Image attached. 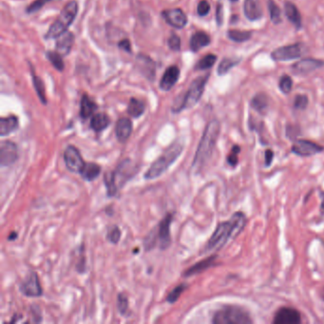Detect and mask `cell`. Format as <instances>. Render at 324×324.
<instances>
[{"label": "cell", "instance_id": "obj_1", "mask_svg": "<svg viewBox=\"0 0 324 324\" xmlns=\"http://www.w3.org/2000/svg\"><path fill=\"white\" fill-rule=\"evenodd\" d=\"M246 216L243 212L234 213L228 221L218 225L212 236L204 246V252H209L222 248L226 243L237 237L246 225Z\"/></svg>", "mask_w": 324, "mask_h": 324}, {"label": "cell", "instance_id": "obj_2", "mask_svg": "<svg viewBox=\"0 0 324 324\" xmlns=\"http://www.w3.org/2000/svg\"><path fill=\"white\" fill-rule=\"evenodd\" d=\"M220 131L221 125L216 119L211 120L207 124L195 154L193 168H196L197 170L202 168L210 159L216 147L217 140L220 135Z\"/></svg>", "mask_w": 324, "mask_h": 324}, {"label": "cell", "instance_id": "obj_3", "mask_svg": "<svg viewBox=\"0 0 324 324\" xmlns=\"http://www.w3.org/2000/svg\"><path fill=\"white\" fill-rule=\"evenodd\" d=\"M184 146L180 142H174L162 152V155L150 165L145 174L147 180H153L162 175L170 165L179 158L184 150Z\"/></svg>", "mask_w": 324, "mask_h": 324}, {"label": "cell", "instance_id": "obj_4", "mask_svg": "<svg viewBox=\"0 0 324 324\" xmlns=\"http://www.w3.org/2000/svg\"><path fill=\"white\" fill-rule=\"evenodd\" d=\"M208 77L209 74H206L196 78L190 84L189 91L182 97V99L180 101L179 99H176L174 105L172 107L173 112H180L183 109L193 108L203 96L205 85L208 81Z\"/></svg>", "mask_w": 324, "mask_h": 324}, {"label": "cell", "instance_id": "obj_5", "mask_svg": "<svg viewBox=\"0 0 324 324\" xmlns=\"http://www.w3.org/2000/svg\"><path fill=\"white\" fill-rule=\"evenodd\" d=\"M78 12V4L76 1H71L65 6L61 14L56 18L54 24L50 27L46 34L47 39H55L67 32L71 25Z\"/></svg>", "mask_w": 324, "mask_h": 324}, {"label": "cell", "instance_id": "obj_6", "mask_svg": "<svg viewBox=\"0 0 324 324\" xmlns=\"http://www.w3.org/2000/svg\"><path fill=\"white\" fill-rule=\"evenodd\" d=\"M212 323L215 324H250L253 322L247 311L239 306L228 305L216 312Z\"/></svg>", "mask_w": 324, "mask_h": 324}, {"label": "cell", "instance_id": "obj_7", "mask_svg": "<svg viewBox=\"0 0 324 324\" xmlns=\"http://www.w3.org/2000/svg\"><path fill=\"white\" fill-rule=\"evenodd\" d=\"M306 52V47L302 43H295L276 49L271 56L275 61H289L299 58Z\"/></svg>", "mask_w": 324, "mask_h": 324}, {"label": "cell", "instance_id": "obj_8", "mask_svg": "<svg viewBox=\"0 0 324 324\" xmlns=\"http://www.w3.org/2000/svg\"><path fill=\"white\" fill-rule=\"evenodd\" d=\"M20 292L27 297H40L43 293L38 276L35 272L32 271L24 279L22 284H20Z\"/></svg>", "mask_w": 324, "mask_h": 324}, {"label": "cell", "instance_id": "obj_9", "mask_svg": "<svg viewBox=\"0 0 324 324\" xmlns=\"http://www.w3.org/2000/svg\"><path fill=\"white\" fill-rule=\"evenodd\" d=\"M64 161L67 168L72 173H80L86 163L82 158L80 151L73 146H68L65 149Z\"/></svg>", "mask_w": 324, "mask_h": 324}, {"label": "cell", "instance_id": "obj_10", "mask_svg": "<svg viewBox=\"0 0 324 324\" xmlns=\"http://www.w3.org/2000/svg\"><path fill=\"white\" fill-rule=\"evenodd\" d=\"M291 150L294 154L300 157H310L323 152V146L308 140H297L294 142Z\"/></svg>", "mask_w": 324, "mask_h": 324}, {"label": "cell", "instance_id": "obj_11", "mask_svg": "<svg viewBox=\"0 0 324 324\" xmlns=\"http://www.w3.org/2000/svg\"><path fill=\"white\" fill-rule=\"evenodd\" d=\"M19 152L17 146L11 141H3L0 145V163L2 166L12 165L17 161Z\"/></svg>", "mask_w": 324, "mask_h": 324}, {"label": "cell", "instance_id": "obj_12", "mask_svg": "<svg viewBox=\"0 0 324 324\" xmlns=\"http://www.w3.org/2000/svg\"><path fill=\"white\" fill-rule=\"evenodd\" d=\"M300 322L299 312L291 307H283L277 311L273 321L275 324H298Z\"/></svg>", "mask_w": 324, "mask_h": 324}, {"label": "cell", "instance_id": "obj_13", "mask_svg": "<svg viewBox=\"0 0 324 324\" xmlns=\"http://www.w3.org/2000/svg\"><path fill=\"white\" fill-rule=\"evenodd\" d=\"M172 214H167L162 219L158 226L157 237L161 249H166L171 243L170 238V226L172 223Z\"/></svg>", "mask_w": 324, "mask_h": 324}, {"label": "cell", "instance_id": "obj_14", "mask_svg": "<svg viewBox=\"0 0 324 324\" xmlns=\"http://www.w3.org/2000/svg\"><path fill=\"white\" fill-rule=\"evenodd\" d=\"M162 14L166 23L171 27L183 29L188 24V16L181 9L166 10Z\"/></svg>", "mask_w": 324, "mask_h": 324}, {"label": "cell", "instance_id": "obj_15", "mask_svg": "<svg viewBox=\"0 0 324 324\" xmlns=\"http://www.w3.org/2000/svg\"><path fill=\"white\" fill-rule=\"evenodd\" d=\"M113 173L118 188L120 189L127 181H129V179L135 174V166L130 160H125L119 164L117 169L113 171Z\"/></svg>", "mask_w": 324, "mask_h": 324}, {"label": "cell", "instance_id": "obj_16", "mask_svg": "<svg viewBox=\"0 0 324 324\" xmlns=\"http://www.w3.org/2000/svg\"><path fill=\"white\" fill-rule=\"evenodd\" d=\"M324 65V61L314 59V58H305L292 66V71L296 74H307L312 71L323 67Z\"/></svg>", "mask_w": 324, "mask_h": 324}, {"label": "cell", "instance_id": "obj_17", "mask_svg": "<svg viewBox=\"0 0 324 324\" xmlns=\"http://www.w3.org/2000/svg\"><path fill=\"white\" fill-rule=\"evenodd\" d=\"M180 77V69L177 66H170L166 68L162 75V79L160 82V89L163 92L170 91L176 83L179 80Z\"/></svg>", "mask_w": 324, "mask_h": 324}, {"label": "cell", "instance_id": "obj_18", "mask_svg": "<svg viewBox=\"0 0 324 324\" xmlns=\"http://www.w3.org/2000/svg\"><path fill=\"white\" fill-rule=\"evenodd\" d=\"M243 13L247 19L255 21L262 16V10L259 0H244Z\"/></svg>", "mask_w": 324, "mask_h": 324}, {"label": "cell", "instance_id": "obj_19", "mask_svg": "<svg viewBox=\"0 0 324 324\" xmlns=\"http://www.w3.org/2000/svg\"><path fill=\"white\" fill-rule=\"evenodd\" d=\"M74 43V35L66 32L62 35H60L56 42V52L62 56H65L70 53L71 48Z\"/></svg>", "mask_w": 324, "mask_h": 324}, {"label": "cell", "instance_id": "obj_20", "mask_svg": "<svg viewBox=\"0 0 324 324\" xmlns=\"http://www.w3.org/2000/svg\"><path fill=\"white\" fill-rule=\"evenodd\" d=\"M131 132H132V122L129 118L119 119L115 128V133L119 142L125 143L130 137Z\"/></svg>", "mask_w": 324, "mask_h": 324}, {"label": "cell", "instance_id": "obj_21", "mask_svg": "<svg viewBox=\"0 0 324 324\" xmlns=\"http://www.w3.org/2000/svg\"><path fill=\"white\" fill-rule=\"evenodd\" d=\"M284 13L287 19L296 27L297 30L301 28V15L295 4L290 1L284 2Z\"/></svg>", "mask_w": 324, "mask_h": 324}, {"label": "cell", "instance_id": "obj_22", "mask_svg": "<svg viewBox=\"0 0 324 324\" xmlns=\"http://www.w3.org/2000/svg\"><path fill=\"white\" fill-rule=\"evenodd\" d=\"M217 257L214 256L208 257L206 259H204L203 260L197 262L196 264H194L193 266H191L188 270L185 272L184 276L185 277H189V276H193V275H197L200 274L203 271L210 268L211 266H213L215 264V260H216Z\"/></svg>", "mask_w": 324, "mask_h": 324}, {"label": "cell", "instance_id": "obj_23", "mask_svg": "<svg viewBox=\"0 0 324 324\" xmlns=\"http://www.w3.org/2000/svg\"><path fill=\"white\" fill-rule=\"evenodd\" d=\"M210 44V37L204 32H195L190 39V49L193 52H198Z\"/></svg>", "mask_w": 324, "mask_h": 324}, {"label": "cell", "instance_id": "obj_24", "mask_svg": "<svg viewBox=\"0 0 324 324\" xmlns=\"http://www.w3.org/2000/svg\"><path fill=\"white\" fill-rule=\"evenodd\" d=\"M18 119L15 116H9V117H3L0 120V135H10L14 130L18 128Z\"/></svg>", "mask_w": 324, "mask_h": 324}, {"label": "cell", "instance_id": "obj_25", "mask_svg": "<svg viewBox=\"0 0 324 324\" xmlns=\"http://www.w3.org/2000/svg\"><path fill=\"white\" fill-rule=\"evenodd\" d=\"M97 105L87 95L82 96L81 106H80V116L83 119H88L91 117L97 109Z\"/></svg>", "mask_w": 324, "mask_h": 324}, {"label": "cell", "instance_id": "obj_26", "mask_svg": "<svg viewBox=\"0 0 324 324\" xmlns=\"http://www.w3.org/2000/svg\"><path fill=\"white\" fill-rule=\"evenodd\" d=\"M251 106L260 114H264L269 107V99L265 94H258L251 101Z\"/></svg>", "mask_w": 324, "mask_h": 324}, {"label": "cell", "instance_id": "obj_27", "mask_svg": "<svg viewBox=\"0 0 324 324\" xmlns=\"http://www.w3.org/2000/svg\"><path fill=\"white\" fill-rule=\"evenodd\" d=\"M110 124V119L105 113H97L93 116L91 121V128L95 132H100L107 129Z\"/></svg>", "mask_w": 324, "mask_h": 324}, {"label": "cell", "instance_id": "obj_28", "mask_svg": "<svg viewBox=\"0 0 324 324\" xmlns=\"http://www.w3.org/2000/svg\"><path fill=\"white\" fill-rule=\"evenodd\" d=\"M101 172V166L95 162L85 163L80 174L86 181H94Z\"/></svg>", "mask_w": 324, "mask_h": 324}, {"label": "cell", "instance_id": "obj_29", "mask_svg": "<svg viewBox=\"0 0 324 324\" xmlns=\"http://www.w3.org/2000/svg\"><path fill=\"white\" fill-rule=\"evenodd\" d=\"M138 62L141 64V70H143V73L148 77L153 80L154 78V72H155V67L154 62L147 56H139Z\"/></svg>", "mask_w": 324, "mask_h": 324}, {"label": "cell", "instance_id": "obj_30", "mask_svg": "<svg viewBox=\"0 0 324 324\" xmlns=\"http://www.w3.org/2000/svg\"><path fill=\"white\" fill-rule=\"evenodd\" d=\"M144 111H145V104L136 98H131L129 104L128 113L133 118H139L140 116L143 115Z\"/></svg>", "mask_w": 324, "mask_h": 324}, {"label": "cell", "instance_id": "obj_31", "mask_svg": "<svg viewBox=\"0 0 324 324\" xmlns=\"http://www.w3.org/2000/svg\"><path fill=\"white\" fill-rule=\"evenodd\" d=\"M253 35V32L250 31H239V30H230L227 32V36L230 40L238 43H242L249 40Z\"/></svg>", "mask_w": 324, "mask_h": 324}, {"label": "cell", "instance_id": "obj_32", "mask_svg": "<svg viewBox=\"0 0 324 324\" xmlns=\"http://www.w3.org/2000/svg\"><path fill=\"white\" fill-rule=\"evenodd\" d=\"M104 182H105V185H106V188H107L108 196L109 197L115 196L117 194L118 190H119V188H118V185L116 183L113 171L105 174Z\"/></svg>", "mask_w": 324, "mask_h": 324}, {"label": "cell", "instance_id": "obj_33", "mask_svg": "<svg viewBox=\"0 0 324 324\" xmlns=\"http://www.w3.org/2000/svg\"><path fill=\"white\" fill-rule=\"evenodd\" d=\"M240 62L239 59H233V58H225L221 61V63L219 64L218 67V74L219 75H225L226 73H227L231 68L235 67L236 65H238Z\"/></svg>", "mask_w": 324, "mask_h": 324}, {"label": "cell", "instance_id": "obj_34", "mask_svg": "<svg viewBox=\"0 0 324 324\" xmlns=\"http://www.w3.org/2000/svg\"><path fill=\"white\" fill-rule=\"evenodd\" d=\"M32 82H33V86L34 89L37 93L38 97L40 98V101L43 104H47V100H46V96H45V87H44V83L41 80L39 76H36L34 74L33 69L32 68Z\"/></svg>", "mask_w": 324, "mask_h": 324}, {"label": "cell", "instance_id": "obj_35", "mask_svg": "<svg viewBox=\"0 0 324 324\" xmlns=\"http://www.w3.org/2000/svg\"><path fill=\"white\" fill-rule=\"evenodd\" d=\"M267 6L270 13L271 21L274 24H280L282 22V12L279 6L273 0H268Z\"/></svg>", "mask_w": 324, "mask_h": 324}, {"label": "cell", "instance_id": "obj_36", "mask_svg": "<svg viewBox=\"0 0 324 324\" xmlns=\"http://www.w3.org/2000/svg\"><path fill=\"white\" fill-rule=\"evenodd\" d=\"M216 61L217 56L215 54H207L197 63V65L195 66V68L199 69V70L208 69V68H212L214 66Z\"/></svg>", "mask_w": 324, "mask_h": 324}, {"label": "cell", "instance_id": "obj_37", "mask_svg": "<svg viewBox=\"0 0 324 324\" xmlns=\"http://www.w3.org/2000/svg\"><path fill=\"white\" fill-rule=\"evenodd\" d=\"M47 57L51 61V63L54 65V68H56L59 71H62L64 69V62L62 59V55L58 54L57 52H48L47 53Z\"/></svg>", "mask_w": 324, "mask_h": 324}, {"label": "cell", "instance_id": "obj_38", "mask_svg": "<svg viewBox=\"0 0 324 324\" xmlns=\"http://www.w3.org/2000/svg\"><path fill=\"white\" fill-rule=\"evenodd\" d=\"M187 284H180L178 286H176L175 288L168 294V296L166 297V300L169 303H174L177 301V299L181 297V295L183 294V292L187 289Z\"/></svg>", "mask_w": 324, "mask_h": 324}, {"label": "cell", "instance_id": "obj_39", "mask_svg": "<svg viewBox=\"0 0 324 324\" xmlns=\"http://www.w3.org/2000/svg\"><path fill=\"white\" fill-rule=\"evenodd\" d=\"M279 87L284 95L290 94L292 91V87H293V81H292L291 77L289 75L282 76V78L280 79Z\"/></svg>", "mask_w": 324, "mask_h": 324}, {"label": "cell", "instance_id": "obj_40", "mask_svg": "<svg viewBox=\"0 0 324 324\" xmlns=\"http://www.w3.org/2000/svg\"><path fill=\"white\" fill-rule=\"evenodd\" d=\"M241 151V148L237 145L233 146V148L231 149V151H230L228 156H227V162L229 163L231 166H236L239 162V159H238V154L240 153Z\"/></svg>", "mask_w": 324, "mask_h": 324}, {"label": "cell", "instance_id": "obj_41", "mask_svg": "<svg viewBox=\"0 0 324 324\" xmlns=\"http://www.w3.org/2000/svg\"><path fill=\"white\" fill-rule=\"evenodd\" d=\"M308 106V97L306 95H299L295 97L294 108L298 110L305 109Z\"/></svg>", "mask_w": 324, "mask_h": 324}, {"label": "cell", "instance_id": "obj_42", "mask_svg": "<svg viewBox=\"0 0 324 324\" xmlns=\"http://www.w3.org/2000/svg\"><path fill=\"white\" fill-rule=\"evenodd\" d=\"M107 239L111 243H117L121 239V231L117 227H113L110 230H108Z\"/></svg>", "mask_w": 324, "mask_h": 324}, {"label": "cell", "instance_id": "obj_43", "mask_svg": "<svg viewBox=\"0 0 324 324\" xmlns=\"http://www.w3.org/2000/svg\"><path fill=\"white\" fill-rule=\"evenodd\" d=\"M50 1H54V0H35L32 4H31L27 8V13L29 14H32L35 13L37 11H39L41 8L48 2Z\"/></svg>", "mask_w": 324, "mask_h": 324}, {"label": "cell", "instance_id": "obj_44", "mask_svg": "<svg viewBox=\"0 0 324 324\" xmlns=\"http://www.w3.org/2000/svg\"><path fill=\"white\" fill-rule=\"evenodd\" d=\"M117 305H118L119 312L121 313L122 315H125L129 308V299L127 296H125L124 294H119Z\"/></svg>", "mask_w": 324, "mask_h": 324}, {"label": "cell", "instance_id": "obj_45", "mask_svg": "<svg viewBox=\"0 0 324 324\" xmlns=\"http://www.w3.org/2000/svg\"><path fill=\"white\" fill-rule=\"evenodd\" d=\"M210 11V5L206 0H202L198 7H197V13L200 16H205L206 14H208Z\"/></svg>", "mask_w": 324, "mask_h": 324}, {"label": "cell", "instance_id": "obj_46", "mask_svg": "<svg viewBox=\"0 0 324 324\" xmlns=\"http://www.w3.org/2000/svg\"><path fill=\"white\" fill-rule=\"evenodd\" d=\"M168 46L172 51H180L181 49V40L180 37L176 34H172L168 39Z\"/></svg>", "mask_w": 324, "mask_h": 324}, {"label": "cell", "instance_id": "obj_47", "mask_svg": "<svg viewBox=\"0 0 324 324\" xmlns=\"http://www.w3.org/2000/svg\"><path fill=\"white\" fill-rule=\"evenodd\" d=\"M216 21L217 24L219 26H222L223 21H224V9H223V5L221 3H219L217 5L216 8Z\"/></svg>", "mask_w": 324, "mask_h": 324}, {"label": "cell", "instance_id": "obj_48", "mask_svg": "<svg viewBox=\"0 0 324 324\" xmlns=\"http://www.w3.org/2000/svg\"><path fill=\"white\" fill-rule=\"evenodd\" d=\"M264 162H265V165L266 166H269L272 162H273V159H274V152L272 149H267L264 153Z\"/></svg>", "mask_w": 324, "mask_h": 324}, {"label": "cell", "instance_id": "obj_49", "mask_svg": "<svg viewBox=\"0 0 324 324\" xmlns=\"http://www.w3.org/2000/svg\"><path fill=\"white\" fill-rule=\"evenodd\" d=\"M119 48L122 49V50H124V51H126V52H128V53L131 52L130 42L129 40H127V39H125V40H122L121 42L119 43Z\"/></svg>", "mask_w": 324, "mask_h": 324}, {"label": "cell", "instance_id": "obj_50", "mask_svg": "<svg viewBox=\"0 0 324 324\" xmlns=\"http://www.w3.org/2000/svg\"><path fill=\"white\" fill-rule=\"evenodd\" d=\"M322 199H323V202H322V212L323 213H324V193H322Z\"/></svg>", "mask_w": 324, "mask_h": 324}, {"label": "cell", "instance_id": "obj_51", "mask_svg": "<svg viewBox=\"0 0 324 324\" xmlns=\"http://www.w3.org/2000/svg\"><path fill=\"white\" fill-rule=\"evenodd\" d=\"M14 237H16V234H14V233H13V235H11V236L9 237V240H10V241H12V240L14 239Z\"/></svg>", "mask_w": 324, "mask_h": 324}, {"label": "cell", "instance_id": "obj_52", "mask_svg": "<svg viewBox=\"0 0 324 324\" xmlns=\"http://www.w3.org/2000/svg\"><path fill=\"white\" fill-rule=\"evenodd\" d=\"M230 1H232V2H237L238 0H230Z\"/></svg>", "mask_w": 324, "mask_h": 324}, {"label": "cell", "instance_id": "obj_53", "mask_svg": "<svg viewBox=\"0 0 324 324\" xmlns=\"http://www.w3.org/2000/svg\"><path fill=\"white\" fill-rule=\"evenodd\" d=\"M322 296H323V298L324 299V291L323 292V295H322Z\"/></svg>", "mask_w": 324, "mask_h": 324}]
</instances>
